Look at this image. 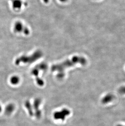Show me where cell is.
Wrapping results in <instances>:
<instances>
[{"label":"cell","mask_w":125,"mask_h":126,"mask_svg":"<svg viewBox=\"0 0 125 126\" xmlns=\"http://www.w3.org/2000/svg\"><path fill=\"white\" fill-rule=\"evenodd\" d=\"M87 62V60L83 57L74 56L70 59L67 60L63 62L52 65L51 67V70L52 71L58 72V77L62 78L65 75L64 71L65 69L68 67H73L77 64L85 65Z\"/></svg>","instance_id":"cell-1"},{"label":"cell","mask_w":125,"mask_h":126,"mask_svg":"<svg viewBox=\"0 0 125 126\" xmlns=\"http://www.w3.org/2000/svg\"><path fill=\"white\" fill-rule=\"evenodd\" d=\"M43 53L40 50L35 51L34 53L29 56L23 55L17 58L15 61L16 65H19L20 63H31L40 59L43 56Z\"/></svg>","instance_id":"cell-2"},{"label":"cell","mask_w":125,"mask_h":126,"mask_svg":"<svg viewBox=\"0 0 125 126\" xmlns=\"http://www.w3.org/2000/svg\"><path fill=\"white\" fill-rule=\"evenodd\" d=\"M13 29L14 31L16 33H22L27 35L30 34L29 30L28 27H26L20 21L16 22Z\"/></svg>","instance_id":"cell-3"},{"label":"cell","mask_w":125,"mask_h":126,"mask_svg":"<svg viewBox=\"0 0 125 126\" xmlns=\"http://www.w3.org/2000/svg\"><path fill=\"white\" fill-rule=\"evenodd\" d=\"M70 113L69 110L67 109H63L60 111L56 112L54 113V117L56 120H64L67 116H68Z\"/></svg>","instance_id":"cell-4"},{"label":"cell","mask_w":125,"mask_h":126,"mask_svg":"<svg viewBox=\"0 0 125 126\" xmlns=\"http://www.w3.org/2000/svg\"><path fill=\"white\" fill-rule=\"evenodd\" d=\"M12 2V7L14 10H20L22 6L27 5V3H24L22 0H9Z\"/></svg>","instance_id":"cell-5"},{"label":"cell","mask_w":125,"mask_h":126,"mask_svg":"<svg viewBox=\"0 0 125 126\" xmlns=\"http://www.w3.org/2000/svg\"><path fill=\"white\" fill-rule=\"evenodd\" d=\"M115 98V96L113 94L109 93L103 97L101 100V102L103 104H106L112 102L114 100Z\"/></svg>","instance_id":"cell-6"},{"label":"cell","mask_w":125,"mask_h":126,"mask_svg":"<svg viewBox=\"0 0 125 126\" xmlns=\"http://www.w3.org/2000/svg\"><path fill=\"white\" fill-rule=\"evenodd\" d=\"M40 103H41V100L39 98H37L34 101L33 104V107L35 110V116L37 117V118H39L41 116V112L39 109V107Z\"/></svg>","instance_id":"cell-7"},{"label":"cell","mask_w":125,"mask_h":126,"mask_svg":"<svg viewBox=\"0 0 125 126\" xmlns=\"http://www.w3.org/2000/svg\"><path fill=\"white\" fill-rule=\"evenodd\" d=\"M15 107L13 104H9L6 106L5 109V112L7 115L11 114L14 110Z\"/></svg>","instance_id":"cell-8"},{"label":"cell","mask_w":125,"mask_h":126,"mask_svg":"<svg viewBox=\"0 0 125 126\" xmlns=\"http://www.w3.org/2000/svg\"><path fill=\"white\" fill-rule=\"evenodd\" d=\"M25 106L26 107L28 112L29 113V115L31 116H32L33 115V112L32 111V107L31 104L30 102L29 101L27 100L25 102Z\"/></svg>","instance_id":"cell-9"},{"label":"cell","mask_w":125,"mask_h":126,"mask_svg":"<svg viewBox=\"0 0 125 126\" xmlns=\"http://www.w3.org/2000/svg\"><path fill=\"white\" fill-rule=\"evenodd\" d=\"M35 67H36L40 71H45L48 68V65L45 62H42L40 64H38Z\"/></svg>","instance_id":"cell-10"},{"label":"cell","mask_w":125,"mask_h":126,"mask_svg":"<svg viewBox=\"0 0 125 126\" xmlns=\"http://www.w3.org/2000/svg\"><path fill=\"white\" fill-rule=\"evenodd\" d=\"M11 83L12 85H16L19 83L20 81L19 78L17 76H13L10 78Z\"/></svg>","instance_id":"cell-11"},{"label":"cell","mask_w":125,"mask_h":126,"mask_svg":"<svg viewBox=\"0 0 125 126\" xmlns=\"http://www.w3.org/2000/svg\"><path fill=\"white\" fill-rule=\"evenodd\" d=\"M118 92L121 94H125V86H121L119 88Z\"/></svg>","instance_id":"cell-12"},{"label":"cell","mask_w":125,"mask_h":126,"mask_svg":"<svg viewBox=\"0 0 125 126\" xmlns=\"http://www.w3.org/2000/svg\"><path fill=\"white\" fill-rule=\"evenodd\" d=\"M43 0L45 3H46V4L48 3L49 1V0Z\"/></svg>","instance_id":"cell-13"},{"label":"cell","mask_w":125,"mask_h":126,"mask_svg":"<svg viewBox=\"0 0 125 126\" xmlns=\"http://www.w3.org/2000/svg\"><path fill=\"white\" fill-rule=\"evenodd\" d=\"M59 0L62 2H65L67 1L68 0Z\"/></svg>","instance_id":"cell-14"},{"label":"cell","mask_w":125,"mask_h":126,"mask_svg":"<svg viewBox=\"0 0 125 126\" xmlns=\"http://www.w3.org/2000/svg\"><path fill=\"white\" fill-rule=\"evenodd\" d=\"M116 126H125V125H121V124H118Z\"/></svg>","instance_id":"cell-15"},{"label":"cell","mask_w":125,"mask_h":126,"mask_svg":"<svg viewBox=\"0 0 125 126\" xmlns=\"http://www.w3.org/2000/svg\"><path fill=\"white\" fill-rule=\"evenodd\" d=\"M2 110V108L0 104V113L1 112Z\"/></svg>","instance_id":"cell-16"}]
</instances>
